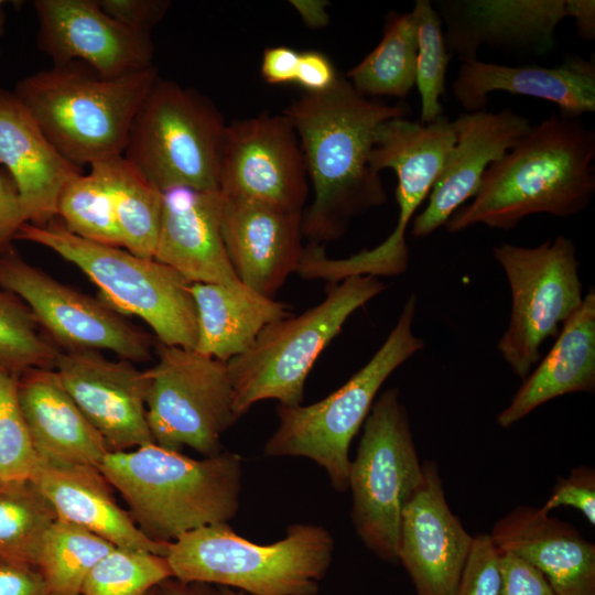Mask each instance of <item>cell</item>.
<instances>
[{
	"label": "cell",
	"instance_id": "9",
	"mask_svg": "<svg viewBox=\"0 0 595 595\" xmlns=\"http://www.w3.org/2000/svg\"><path fill=\"white\" fill-rule=\"evenodd\" d=\"M226 128L209 98L159 77L132 120L122 155L161 192L218 191Z\"/></svg>",
	"mask_w": 595,
	"mask_h": 595
},
{
	"label": "cell",
	"instance_id": "18",
	"mask_svg": "<svg viewBox=\"0 0 595 595\" xmlns=\"http://www.w3.org/2000/svg\"><path fill=\"white\" fill-rule=\"evenodd\" d=\"M447 51L461 62L477 60L482 45L506 53L545 55L567 18L566 0H437Z\"/></svg>",
	"mask_w": 595,
	"mask_h": 595
},
{
	"label": "cell",
	"instance_id": "23",
	"mask_svg": "<svg viewBox=\"0 0 595 595\" xmlns=\"http://www.w3.org/2000/svg\"><path fill=\"white\" fill-rule=\"evenodd\" d=\"M0 165L11 175L28 223L56 218L64 186L83 169L52 144L13 91L0 88Z\"/></svg>",
	"mask_w": 595,
	"mask_h": 595
},
{
	"label": "cell",
	"instance_id": "52",
	"mask_svg": "<svg viewBox=\"0 0 595 595\" xmlns=\"http://www.w3.org/2000/svg\"><path fill=\"white\" fill-rule=\"evenodd\" d=\"M144 595H160L158 591V586L145 593Z\"/></svg>",
	"mask_w": 595,
	"mask_h": 595
},
{
	"label": "cell",
	"instance_id": "3",
	"mask_svg": "<svg viewBox=\"0 0 595 595\" xmlns=\"http://www.w3.org/2000/svg\"><path fill=\"white\" fill-rule=\"evenodd\" d=\"M119 491L149 539L172 543L196 529L228 523L238 512L241 456L221 451L195 459L155 443L109 452L97 467Z\"/></svg>",
	"mask_w": 595,
	"mask_h": 595
},
{
	"label": "cell",
	"instance_id": "38",
	"mask_svg": "<svg viewBox=\"0 0 595 595\" xmlns=\"http://www.w3.org/2000/svg\"><path fill=\"white\" fill-rule=\"evenodd\" d=\"M18 378L0 369V479H26L39 458L18 397Z\"/></svg>",
	"mask_w": 595,
	"mask_h": 595
},
{
	"label": "cell",
	"instance_id": "10",
	"mask_svg": "<svg viewBox=\"0 0 595 595\" xmlns=\"http://www.w3.org/2000/svg\"><path fill=\"white\" fill-rule=\"evenodd\" d=\"M422 477L407 408L398 388L387 389L376 398L363 424L348 472L354 530L385 562L398 563L402 512Z\"/></svg>",
	"mask_w": 595,
	"mask_h": 595
},
{
	"label": "cell",
	"instance_id": "45",
	"mask_svg": "<svg viewBox=\"0 0 595 595\" xmlns=\"http://www.w3.org/2000/svg\"><path fill=\"white\" fill-rule=\"evenodd\" d=\"M0 595H47L36 567L0 563Z\"/></svg>",
	"mask_w": 595,
	"mask_h": 595
},
{
	"label": "cell",
	"instance_id": "51",
	"mask_svg": "<svg viewBox=\"0 0 595 595\" xmlns=\"http://www.w3.org/2000/svg\"><path fill=\"white\" fill-rule=\"evenodd\" d=\"M219 587V591L221 593V595H247L242 592H239V591H236V589H232V588H229V587H221V586H218Z\"/></svg>",
	"mask_w": 595,
	"mask_h": 595
},
{
	"label": "cell",
	"instance_id": "49",
	"mask_svg": "<svg viewBox=\"0 0 595 595\" xmlns=\"http://www.w3.org/2000/svg\"><path fill=\"white\" fill-rule=\"evenodd\" d=\"M291 3L302 14L305 23L312 26H322L327 22L324 1H291Z\"/></svg>",
	"mask_w": 595,
	"mask_h": 595
},
{
	"label": "cell",
	"instance_id": "12",
	"mask_svg": "<svg viewBox=\"0 0 595 595\" xmlns=\"http://www.w3.org/2000/svg\"><path fill=\"white\" fill-rule=\"evenodd\" d=\"M156 364L147 369V419L154 443L204 456L223 451L221 435L239 419L226 363L195 349L155 345Z\"/></svg>",
	"mask_w": 595,
	"mask_h": 595
},
{
	"label": "cell",
	"instance_id": "35",
	"mask_svg": "<svg viewBox=\"0 0 595 595\" xmlns=\"http://www.w3.org/2000/svg\"><path fill=\"white\" fill-rule=\"evenodd\" d=\"M57 216L68 231L80 238L122 247L110 194L91 169L64 186L57 201Z\"/></svg>",
	"mask_w": 595,
	"mask_h": 595
},
{
	"label": "cell",
	"instance_id": "33",
	"mask_svg": "<svg viewBox=\"0 0 595 595\" xmlns=\"http://www.w3.org/2000/svg\"><path fill=\"white\" fill-rule=\"evenodd\" d=\"M113 548L93 532L56 519L45 532L36 559L47 595H80L88 573Z\"/></svg>",
	"mask_w": 595,
	"mask_h": 595
},
{
	"label": "cell",
	"instance_id": "7",
	"mask_svg": "<svg viewBox=\"0 0 595 595\" xmlns=\"http://www.w3.org/2000/svg\"><path fill=\"white\" fill-rule=\"evenodd\" d=\"M15 240L43 246L75 264L98 286L106 303L140 317L158 342L195 348L197 313L192 283L174 269L122 247L80 238L56 218L43 226L25 223Z\"/></svg>",
	"mask_w": 595,
	"mask_h": 595
},
{
	"label": "cell",
	"instance_id": "17",
	"mask_svg": "<svg viewBox=\"0 0 595 595\" xmlns=\"http://www.w3.org/2000/svg\"><path fill=\"white\" fill-rule=\"evenodd\" d=\"M423 465L422 480L403 509L398 563L415 595H451L469 555L473 536L451 510L439 466Z\"/></svg>",
	"mask_w": 595,
	"mask_h": 595
},
{
	"label": "cell",
	"instance_id": "30",
	"mask_svg": "<svg viewBox=\"0 0 595 595\" xmlns=\"http://www.w3.org/2000/svg\"><path fill=\"white\" fill-rule=\"evenodd\" d=\"M89 167L110 194L122 248L153 259L162 216V192L123 155Z\"/></svg>",
	"mask_w": 595,
	"mask_h": 595
},
{
	"label": "cell",
	"instance_id": "2",
	"mask_svg": "<svg viewBox=\"0 0 595 595\" xmlns=\"http://www.w3.org/2000/svg\"><path fill=\"white\" fill-rule=\"evenodd\" d=\"M594 161V131L580 118L554 113L487 169L473 201L445 227L452 234L479 224L509 230L533 214L574 216L595 193Z\"/></svg>",
	"mask_w": 595,
	"mask_h": 595
},
{
	"label": "cell",
	"instance_id": "44",
	"mask_svg": "<svg viewBox=\"0 0 595 595\" xmlns=\"http://www.w3.org/2000/svg\"><path fill=\"white\" fill-rule=\"evenodd\" d=\"M338 75L327 56L317 51H306L300 53L294 83L306 93H321L328 89Z\"/></svg>",
	"mask_w": 595,
	"mask_h": 595
},
{
	"label": "cell",
	"instance_id": "6",
	"mask_svg": "<svg viewBox=\"0 0 595 595\" xmlns=\"http://www.w3.org/2000/svg\"><path fill=\"white\" fill-rule=\"evenodd\" d=\"M416 296L405 301L399 318L369 361L321 401L278 404V425L263 447L268 457H306L327 474L332 487L348 491L349 447L390 375L425 346L413 332Z\"/></svg>",
	"mask_w": 595,
	"mask_h": 595
},
{
	"label": "cell",
	"instance_id": "41",
	"mask_svg": "<svg viewBox=\"0 0 595 595\" xmlns=\"http://www.w3.org/2000/svg\"><path fill=\"white\" fill-rule=\"evenodd\" d=\"M498 595H556L545 575L526 559L499 551Z\"/></svg>",
	"mask_w": 595,
	"mask_h": 595
},
{
	"label": "cell",
	"instance_id": "26",
	"mask_svg": "<svg viewBox=\"0 0 595 595\" xmlns=\"http://www.w3.org/2000/svg\"><path fill=\"white\" fill-rule=\"evenodd\" d=\"M58 520L84 528L117 548L166 556L171 543L149 539L117 502L111 485L95 466L39 462L31 478Z\"/></svg>",
	"mask_w": 595,
	"mask_h": 595
},
{
	"label": "cell",
	"instance_id": "16",
	"mask_svg": "<svg viewBox=\"0 0 595 595\" xmlns=\"http://www.w3.org/2000/svg\"><path fill=\"white\" fill-rule=\"evenodd\" d=\"M54 370L109 452L154 443L147 419V370L97 350L61 351Z\"/></svg>",
	"mask_w": 595,
	"mask_h": 595
},
{
	"label": "cell",
	"instance_id": "29",
	"mask_svg": "<svg viewBox=\"0 0 595 595\" xmlns=\"http://www.w3.org/2000/svg\"><path fill=\"white\" fill-rule=\"evenodd\" d=\"M197 313L195 350L227 363L245 353L269 324L291 315L286 305L241 281L232 284L192 283Z\"/></svg>",
	"mask_w": 595,
	"mask_h": 595
},
{
	"label": "cell",
	"instance_id": "22",
	"mask_svg": "<svg viewBox=\"0 0 595 595\" xmlns=\"http://www.w3.org/2000/svg\"><path fill=\"white\" fill-rule=\"evenodd\" d=\"M452 90L466 112L486 109L488 95L504 91L553 102L560 113L580 118L595 111V64L576 54L552 67L509 66L477 58L462 62Z\"/></svg>",
	"mask_w": 595,
	"mask_h": 595
},
{
	"label": "cell",
	"instance_id": "28",
	"mask_svg": "<svg viewBox=\"0 0 595 595\" xmlns=\"http://www.w3.org/2000/svg\"><path fill=\"white\" fill-rule=\"evenodd\" d=\"M574 392H595V290L562 325L548 355L524 379L497 423L510 428L543 403Z\"/></svg>",
	"mask_w": 595,
	"mask_h": 595
},
{
	"label": "cell",
	"instance_id": "36",
	"mask_svg": "<svg viewBox=\"0 0 595 595\" xmlns=\"http://www.w3.org/2000/svg\"><path fill=\"white\" fill-rule=\"evenodd\" d=\"M171 577L166 556L115 547L88 573L80 595H144Z\"/></svg>",
	"mask_w": 595,
	"mask_h": 595
},
{
	"label": "cell",
	"instance_id": "50",
	"mask_svg": "<svg viewBox=\"0 0 595 595\" xmlns=\"http://www.w3.org/2000/svg\"><path fill=\"white\" fill-rule=\"evenodd\" d=\"M6 1L0 0V36L4 33L6 13L3 10Z\"/></svg>",
	"mask_w": 595,
	"mask_h": 595
},
{
	"label": "cell",
	"instance_id": "53",
	"mask_svg": "<svg viewBox=\"0 0 595 595\" xmlns=\"http://www.w3.org/2000/svg\"><path fill=\"white\" fill-rule=\"evenodd\" d=\"M0 56H1V50H0Z\"/></svg>",
	"mask_w": 595,
	"mask_h": 595
},
{
	"label": "cell",
	"instance_id": "8",
	"mask_svg": "<svg viewBox=\"0 0 595 595\" xmlns=\"http://www.w3.org/2000/svg\"><path fill=\"white\" fill-rule=\"evenodd\" d=\"M385 289L379 278L349 277L334 283L320 304L266 326L245 353L226 363L237 416L268 399L302 404L306 378L320 354L348 317Z\"/></svg>",
	"mask_w": 595,
	"mask_h": 595
},
{
	"label": "cell",
	"instance_id": "11",
	"mask_svg": "<svg viewBox=\"0 0 595 595\" xmlns=\"http://www.w3.org/2000/svg\"><path fill=\"white\" fill-rule=\"evenodd\" d=\"M511 293L508 326L497 348L524 379L540 360L541 345L581 306L584 295L573 240L564 235L537 247L502 242L493 250Z\"/></svg>",
	"mask_w": 595,
	"mask_h": 595
},
{
	"label": "cell",
	"instance_id": "43",
	"mask_svg": "<svg viewBox=\"0 0 595 595\" xmlns=\"http://www.w3.org/2000/svg\"><path fill=\"white\" fill-rule=\"evenodd\" d=\"M25 223L17 186L8 171L0 166V256L14 248L13 241Z\"/></svg>",
	"mask_w": 595,
	"mask_h": 595
},
{
	"label": "cell",
	"instance_id": "19",
	"mask_svg": "<svg viewBox=\"0 0 595 595\" xmlns=\"http://www.w3.org/2000/svg\"><path fill=\"white\" fill-rule=\"evenodd\" d=\"M302 219V210L221 196L224 245L238 279L245 285L274 299L300 264L304 249Z\"/></svg>",
	"mask_w": 595,
	"mask_h": 595
},
{
	"label": "cell",
	"instance_id": "24",
	"mask_svg": "<svg viewBox=\"0 0 595 595\" xmlns=\"http://www.w3.org/2000/svg\"><path fill=\"white\" fill-rule=\"evenodd\" d=\"M456 141L453 121L444 115L430 123L407 117L383 121L377 128L369 154V166L380 174L385 169L398 177L396 199L399 217L388 239L405 244V230L414 212L429 197Z\"/></svg>",
	"mask_w": 595,
	"mask_h": 595
},
{
	"label": "cell",
	"instance_id": "21",
	"mask_svg": "<svg viewBox=\"0 0 595 595\" xmlns=\"http://www.w3.org/2000/svg\"><path fill=\"white\" fill-rule=\"evenodd\" d=\"M218 191L172 187L162 192V216L153 259L191 283L239 282L220 229Z\"/></svg>",
	"mask_w": 595,
	"mask_h": 595
},
{
	"label": "cell",
	"instance_id": "48",
	"mask_svg": "<svg viewBox=\"0 0 595 595\" xmlns=\"http://www.w3.org/2000/svg\"><path fill=\"white\" fill-rule=\"evenodd\" d=\"M160 595H221L219 587L199 582H182L174 577L158 585Z\"/></svg>",
	"mask_w": 595,
	"mask_h": 595
},
{
	"label": "cell",
	"instance_id": "31",
	"mask_svg": "<svg viewBox=\"0 0 595 595\" xmlns=\"http://www.w3.org/2000/svg\"><path fill=\"white\" fill-rule=\"evenodd\" d=\"M416 26L412 12H389L379 44L346 75L368 98H405L415 86Z\"/></svg>",
	"mask_w": 595,
	"mask_h": 595
},
{
	"label": "cell",
	"instance_id": "46",
	"mask_svg": "<svg viewBox=\"0 0 595 595\" xmlns=\"http://www.w3.org/2000/svg\"><path fill=\"white\" fill-rule=\"evenodd\" d=\"M300 53L288 46L268 47L263 52L261 75L271 85L295 82Z\"/></svg>",
	"mask_w": 595,
	"mask_h": 595
},
{
	"label": "cell",
	"instance_id": "5",
	"mask_svg": "<svg viewBox=\"0 0 595 595\" xmlns=\"http://www.w3.org/2000/svg\"><path fill=\"white\" fill-rule=\"evenodd\" d=\"M335 540L323 526L293 523L283 539L258 544L228 523L206 526L172 542L173 577L229 587L247 595H317Z\"/></svg>",
	"mask_w": 595,
	"mask_h": 595
},
{
	"label": "cell",
	"instance_id": "32",
	"mask_svg": "<svg viewBox=\"0 0 595 595\" xmlns=\"http://www.w3.org/2000/svg\"><path fill=\"white\" fill-rule=\"evenodd\" d=\"M56 519L32 479H0V563L36 567L43 537Z\"/></svg>",
	"mask_w": 595,
	"mask_h": 595
},
{
	"label": "cell",
	"instance_id": "37",
	"mask_svg": "<svg viewBox=\"0 0 595 595\" xmlns=\"http://www.w3.org/2000/svg\"><path fill=\"white\" fill-rule=\"evenodd\" d=\"M418 35L415 86L421 98V123L443 116L440 97L445 93V76L452 54L447 51L443 22L430 0H416L411 11Z\"/></svg>",
	"mask_w": 595,
	"mask_h": 595
},
{
	"label": "cell",
	"instance_id": "15",
	"mask_svg": "<svg viewBox=\"0 0 595 595\" xmlns=\"http://www.w3.org/2000/svg\"><path fill=\"white\" fill-rule=\"evenodd\" d=\"M33 7L37 46L54 65L80 63L107 78L154 66L151 34L119 23L98 0H35Z\"/></svg>",
	"mask_w": 595,
	"mask_h": 595
},
{
	"label": "cell",
	"instance_id": "13",
	"mask_svg": "<svg viewBox=\"0 0 595 595\" xmlns=\"http://www.w3.org/2000/svg\"><path fill=\"white\" fill-rule=\"evenodd\" d=\"M0 286L31 310L61 351L108 350L131 363L150 360L152 337L102 299L82 293L29 263L12 248L0 256Z\"/></svg>",
	"mask_w": 595,
	"mask_h": 595
},
{
	"label": "cell",
	"instance_id": "34",
	"mask_svg": "<svg viewBox=\"0 0 595 595\" xmlns=\"http://www.w3.org/2000/svg\"><path fill=\"white\" fill-rule=\"evenodd\" d=\"M60 353L29 306L0 286V369L14 376L35 368L54 369Z\"/></svg>",
	"mask_w": 595,
	"mask_h": 595
},
{
	"label": "cell",
	"instance_id": "27",
	"mask_svg": "<svg viewBox=\"0 0 595 595\" xmlns=\"http://www.w3.org/2000/svg\"><path fill=\"white\" fill-rule=\"evenodd\" d=\"M18 397L39 462L98 467L109 448L62 386L54 369L18 378Z\"/></svg>",
	"mask_w": 595,
	"mask_h": 595
},
{
	"label": "cell",
	"instance_id": "1",
	"mask_svg": "<svg viewBox=\"0 0 595 595\" xmlns=\"http://www.w3.org/2000/svg\"><path fill=\"white\" fill-rule=\"evenodd\" d=\"M410 113L407 102L368 98L342 75L328 89L305 93L283 110L298 134L313 185L314 198L302 219V232L311 242L342 237L354 217L387 201L369 154L379 125Z\"/></svg>",
	"mask_w": 595,
	"mask_h": 595
},
{
	"label": "cell",
	"instance_id": "14",
	"mask_svg": "<svg viewBox=\"0 0 595 595\" xmlns=\"http://www.w3.org/2000/svg\"><path fill=\"white\" fill-rule=\"evenodd\" d=\"M306 175L298 134L285 115L261 113L227 125L218 188L223 197L303 212Z\"/></svg>",
	"mask_w": 595,
	"mask_h": 595
},
{
	"label": "cell",
	"instance_id": "4",
	"mask_svg": "<svg viewBox=\"0 0 595 595\" xmlns=\"http://www.w3.org/2000/svg\"><path fill=\"white\" fill-rule=\"evenodd\" d=\"M158 78L155 66L107 78L69 63L28 75L12 91L61 154L82 167L123 154L132 120Z\"/></svg>",
	"mask_w": 595,
	"mask_h": 595
},
{
	"label": "cell",
	"instance_id": "39",
	"mask_svg": "<svg viewBox=\"0 0 595 595\" xmlns=\"http://www.w3.org/2000/svg\"><path fill=\"white\" fill-rule=\"evenodd\" d=\"M499 550L489 533L473 536L469 555L451 595H498Z\"/></svg>",
	"mask_w": 595,
	"mask_h": 595
},
{
	"label": "cell",
	"instance_id": "25",
	"mask_svg": "<svg viewBox=\"0 0 595 595\" xmlns=\"http://www.w3.org/2000/svg\"><path fill=\"white\" fill-rule=\"evenodd\" d=\"M489 536L499 551L537 566L556 595H595V544L569 522L518 506L494 523Z\"/></svg>",
	"mask_w": 595,
	"mask_h": 595
},
{
	"label": "cell",
	"instance_id": "47",
	"mask_svg": "<svg viewBox=\"0 0 595 595\" xmlns=\"http://www.w3.org/2000/svg\"><path fill=\"white\" fill-rule=\"evenodd\" d=\"M567 18H573L580 37L584 41L595 39V1L566 0Z\"/></svg>",
	"mask_w": 595,
	"mask_h": 595
},
{
	"label": "cell",
	"instance_id": "20",
	"mask_svg": "<svg viewBox=\"0 0 595 595\" xmlns=\"http://www.w3.org/2000/svg\"><path fill=\"white\" fill-rule=\"evenodd\" d=\"M455 144L433 186L425 208L414 217L411 235L424 238L478 192L487 169L511 150L531 129L530 119L504 108L463 112L454 121Z\"/></svg>",
	"mask_w": 595,
	"mask_h": 595
},
{
	"label": "cell",
	"instance_id": "42",
	"mask_svg": "<svg viewBox=\"0 0 595 595\" xmlns=\"http://www.w3.org/2000/svg\"><path fill=\"white\" fill-rule=\"evenodd\" d=\"M98 2L101 9L119 23L150 34L171 6L166 0H98Z\"/></svg>",
	"mask_w": 595,
	"mask_h": 595
},
{
	"label": "cell",
	"instance_id": "40",
	"mask_svg": "<svg viewBox=\"0 0 595 595\" xmlns=\"http://www.w3.org/2000/svg\"><path fill=\"white\" fill-rule=\"evenodd\" d=\"M559 507L578 510L591 526H595V470L580 465L570 470L566 477H558L551 495L540 509L550 513Z\"/></svg>",
	"mask_w": 595,
	"mask_h": 595
}]
</instances>
